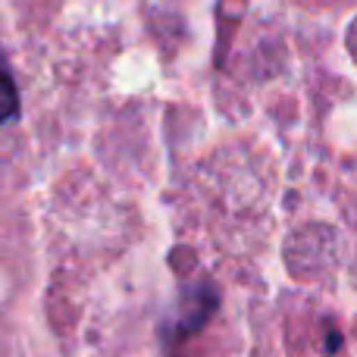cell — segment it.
I'll return each instance as SVG.
<instances>
[{
	"mask_svg": "<svg viewBox=\"0 0 357 357\" xmlns=\"http://www.w3.org/2000/svg\"><path fill=\"white\" fill-rule=\"evenodd\" d=\"M191 304L188 307H182V314H178L176 323H169V339H188L191 333H197V329L204 326V323L210 320V314L216 310V289L210 282H204L201 289H191Z\"/></svg>",
	"mask_w": 357,
	"mask_h": 357,
	"instance_id": "obj_1",
	"label": "cell"
},
{
	"mask_svg": "<svg viewBox=\"0 0 357 357\" xmlns=\"http://www.w3.org/2000/svg\"><path fill=\"white\" fill-rule=\"evenodd\" d=\"M16 113H19V91H16L10 75L0 69V126L10 123Z\"/></svg>",
	"mask_w": 357,
	"mask_h": 357,
	"instance_id": "obj_2",
	"label": "cell"
}]
</instances>
